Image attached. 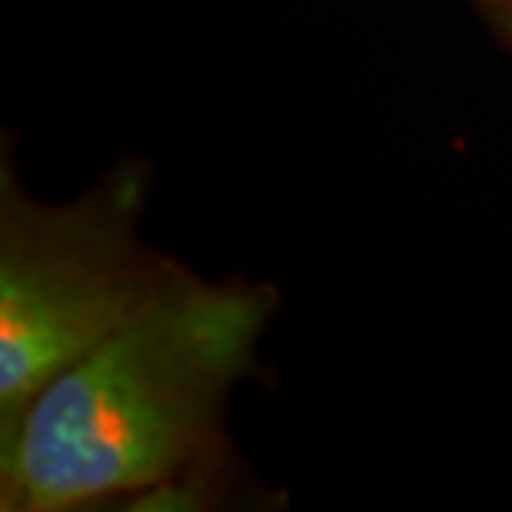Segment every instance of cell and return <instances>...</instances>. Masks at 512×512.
<instances>
[{
    "mask_svg": "<svg viewBox=\"0 0 512 512\" xmlns=\"http://www.w3.org/2000/svg\"><path fill=\"white\" fill-rule=\"evenodd\" d=\"M266 310V296L243 286H150L4 429L0 506L64 512L170 479L250 363Z\"/></svg>",
    "mask_w": 512,
    "mask_h": 512,
    "instance_id": "6da1fadb",
    "label": "cell"
},
{
    "mask_svg": "<svg viewBox=\"0 0 512 512\" xmlns=\"http://www.w3.org/2000/svg\"><path fill=\"white\" fill-rule=\"evenodd\" d=\"M150 286L67 233L7 227L0 253V416L4 429L107 340Z\"/></svg>",
    "mask_w": 512,
    "mask_h": 512,
    "instance_id": "7a4b0ae2",
    "label": "cell"
},
{
    "mask_svg": "<svg viewBox=\"0 0 512 512\" xmlns=\"http://www.w3.org/2000/svg\"><path fill=\"white\" fill-rule=\"evenodd\" d=\"M506 20H509V27H512V0H506Z\"/></svg>",
    "mask_w": 512,
    "mask_h": 512,
    "instance_id": "3957f363",
    "label": "cell"
}]
</instances>
